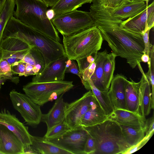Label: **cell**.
<instances>
[{
    "instance_id": "obj_1",
    "label": "cell",
    "mask_w": 154,
    "mask_h": 154,
    "mask_svg": "<svg viewBox=\"0 0 154 154\" xmlns=\"http://www.w3.org/2000/svg\"><path fill=\"white\" fill-rule=\"evenodd\" d=\"M89 12L103 40L107 42L116 56L126 59L132 69L140 64L144 49L142 35L122 29V20L113 16L96 0L91 5Z\"/></svg>"
},
{
    "instance_id": "obj_2",
    "label": "cell",
    "mask_w": 154,
    "mask_h": 154,
    "mask_svg": "<svg viewBox=\"0 0 154 154\" xmlns=\"http://www.w3.org/2000/svg\"><path fill=\"white\" fill-rule=\"evenodd\" d=\"M7 37L20 38L31 47L36 48L43 56L45 66L66 56L63 45L22 23L14 16L7 23L2 39Z\"/></svg>"
},
{
    "instance_id": "obj_3",
    "label": "cell",
    "mask_w": 154,
    "mask_h": 154,
    "mask_svg": "<svg viewBox=\"0 0 154 154\" xmlns=\"http://www.w3.org/2000/svg\"><path fill=\"white\" fill-rule=\"evenodd\" d=\"M16 9L13 16L16 19L59 42L57 29L46 15L48 5L41 0H15Z\"/></svg>"
},
{
    "instance_id": "obj_4",
    "label": "cell",
    "mask_w": 154,
    "mask_h": 154,
    "mask_svg": "<svg viewBox=\"0 0 154 154\" xmlns=\"http://www.w3.org/2000/svg\"><path fill=\"white\" fill-rule=\"evenodd\" d=\"M82 127L95 140L94 154H122L131 147L124 137L120 124L115 121L107 119L94 125Z\"/></svg>"
},
{
    "instance_id": "obj_5",
    "label": "cell",
    "mask_w": 154,
    "mask_h": 154,
    "mask_svg": "<svg viewBox=\"0 0 154 154\" xmlns=\"http://www.w3.org/2000/svg\"><path fill=\"white\" fill-rule=\"evenodd\" d=\"M63 46L66 56L76 60L97 52L101 48L103 39L95 26L75 34L63 35Z\"/></svg>"
},
{
    "instance_id": "obj_6",
    "label": "cell",
    "mask_w": 154,
    "mask_h": 154,
    "mask_svg": "<svg viewBox=\"0 0 154 154\" xmlns=\"http://www.w3.org/2000/svg\"><path fill=\"white\" fill-rule=\"evenodd\" d=\"M74 86L72 81H57L45 82H31L23 86L25 94L40 106L57 98Z\"/></svg>"
},
{
    "instance_id": "obj_7",
    "label": "cell",
    "mask_w": 154,
    "mask_h": 154,
    "mask_svg": "<svg viewBox=\"0 0 154 154\" xmlns=\"http://www.w3.org/2000/svg\"><path fill=\"white\" fill-rule=\"evenodd\" d=\"M51 21L56 29L65 36L75 34L95 26L89 12L77 10L55 16Z\"/></svg>"
},
{
    "instance_id": "obj_8",
    "label": "cell",
    "mask_w": 154,
    "mask_h": 154,
    "mask_svg": "<svg viewBox=\"0 0 154 154\" xmlns=\"http://www.w3.org/2000/svg\"><path fill=\"white\" fill-rule=\"evenodd\" d=\"M9 96L14 108L20 113L26 124L33 128L36 127L41 122L42 114L40 106L25 94L15 89L10 91Z\"/></svg>"
},
{
    "instance_id": "obj_9",
    "label": "cell",
    "mask_w": 154,
    "mask_h": 154,
    "mask_svg": "<svg viewBox=\"0 0 154 154\" xmlns=\"http://www.w3.org/2000/svg\"><path fill=\"white\" fill-rule=\"evenodd\" d=\"M88 133L82 126L70 129L57 137L47 139L71 154H84V149Z\"/></svg>"
},
{
    "instance_id": "obj_10",
    "label": "cell",
    "mask_w": 154,
    "mask_h": 154,
    "mask_svg": "<svg viewBox=\"0 0 154 154\" xmlns=\"http://www.w3.org/2000/svg\"><path fill=\"white\" fill-rule=\"evenodd\" d=\"M94 96L89 90L79 99L70 103H67L64 122L70 129L81 127L82 118L90 107Z\"/></svg>"
},
{
    "instance_id": "obj_11",
    "label": "cell",
    "mask_w": 154,
    "mask_h": 154,
    "mask_svg": "<svg viewBox=\"0 0 154 154\" xmlns=\"http://www.w3.org/2000/svg\"><path fill=\"white\" fill-rule=\"evenodd\" d=\"M31 47L20 38L7 37L2 39L0 51L3 59L11 66L21 61Z\"/></svg>"
},
{
    "instance_id": "obj_12",
    "label": "cell",
    "mask_w": 154,
    "mask_h": 154,
    "mask_svg": "<svg viewBox=\"0 0 154 154\" xmlns=\"http://www.w3.org/2000/svg\"><path fill=\"white\" fill-rule=\"evenodd\" d=\"M0 124L6 127L13 132L24 145H31V136L28 128L5 108L0 109Z\"/></svg>"
},
{
    "instance_id": "obj_13",
    "label": "cell",
    "mask_w": 154,
    "mask_h": 154,
    "mask_svg": "<svg viewBox=\"0 0 154 154\" xmlns=\"http://www.w3.org/2000/svg\"><path fill=\"white\" fill-rule=\"evenodd\" d=\"M68 60L65 56L51 62L45 66L40 73L35 75L32 82H45L63 80Z\"/></svg>"
},
{
    "instance_id": "obj_14",
    "label": "cell",
    "mask_w": 154,
    "mask_h": 154,
    "mask_svg": "<svg viewBox=\"0 0 154 154\" xmlns=\"http://www.w3.org/2000/svg\"><path fill=\"white\" fill-rule=\"evenodd\" d=\"M128 81L126 77L121 74L113 76L108 93L114 109L126 110L125 88Z\"/></svg>"
},
{
    "instance_id": "obj_15",
    "label": "cell",
    "mask_w": 154,
    "mask_h": 154,
    "mask_svg": "<svg viewBox=\"0 0 154 154\" xmlns=\"http://www.w3.org/2000/svg\"><path fill=\"white\" fill-rule=\"evenodd\" d=\"M154 12V2H153L148 6L146 9L139 14L125 20H122L120 26L126 31L142 35L146 29H149L147 26L148 18Z\"/></svg>"
},
{
    "instance_id": "obj_16",
    "label": "cell",
    "mask_w": 154,
    "mask_h": 154,
    "mask_svg": "<svg viewBox=\"0 0 154 154\" xmlns=\"http://www.w3.org/2000/svg\"><path fill=\"white\" fill-rule=\"evenodd\" d=\"M0 152L2 154H23L24 145L17 137L0 124Z\"/></svg>"
},
{
    "instance_id": "obj_17",
    "label": "cell",
    "mask_w": 154,
    "mask_h": 154,
    "mask_svg": "<svg viewBox=\"0 0 154 154\" xmlns=\"http://www.w3.org/2000/svg\"><path fill=\"white\" fill-rule=\"evenodd\" d=\"M108 119L120 125L138 129H143L146 120L145 117L140 114L121 109H114L108 116Z\"/></svg>"
},
{
    "instance_id": "obj_18",
    "label": "cell",
    "mask_w": 154,
    "mask_h": 154,
    "mask_svg": "<svg viewBox=\"0 0 154 154\" xmlns=\"http://www.w3.org/2000/svg\"><path fill=\"white\" fill-rule=\"evenodd\" d=\"M63 94L57 99L53 106L48 113L42 114L41 122L46 123L47 126V132L64 121L67 103L63 100Z\"/></svg>"
},
{
    "instance_id": "obj_19",
    "label": "cell",
    "mask_w": 154,
    "mask_h": 154,
    "mask_svg": "<svg viewBox=\"0 0 154 154\" xmlns=\"http://www.w3.org/2000/svg\"><path fill=\"white\" fill-rule=\"evenodd\" d=\"M142 73L139 93L140 114L146 117L150 113L151 107L152 93L149 80L146 77L140 64L137 66Z\"/></svg>"
},
{
    "instance_id": "obj_20",
    "label": "cell",
    "mask_w": 154,
    "mask_h": 154,
    "mask_svg": "<svg viewBox=\"0 0 154 154\" xmlns=\"http://www.w3.org/2000/svg\"><path fill=\"white\" fill-rule=\"evenodd\" d=\"M147 5L148 4L145 2H135L130 0L117 8H105L113 16L122 20L139 14L146 9Z\"/></svg>"
},
{
    "instance_id": "obj_21",
    "label": "cell",
    "mask_w": 154,
    "mask_h": 154,
    "mask_svg": "<svg viewBox=\"0 0 154 154\" xmlns=\"http://www.w3.org/2000/svg\"><path fill=\"white\" fill-rule=\"evenodd\" d=\"M108 118V116L94 97L90 107L82 118L81 125L84 127L94 125L103 122Z\"/></svg>"
},
{
    "instance_id": "obj_22",
    "label": "cell",
    "mask_w": 154,
    "mask_h": 154,
    "mask_svg": "<svg viewBox=\"0 0 154 154\" xmlns=\"http://www.w3.org/2000/svg\"><path fill=\"white\" fill-rule=\"evenodd\" d=\"M130 79L131 81H128L125 88L126 109L128 111L140 114L139 101L140 82H136L131 78Z\"/></svg>"
},
{
    "instance_id": "obj_23",
    "label": "cell",
    "mask_w": 154,
    "mask_h": 154,
    "mask_svg": "<svg viewBox=\"0 0 154 154\" xmlns=\"http://www.w3.org/2000/svg\"><path fill=\"white\" fill-rule=\"evenodd\" d=\"M31 145L38 154H71L43 137L32 135Z\"/></svg>"
},
{
    "instance_id": "obj_24",
    "label": "cell",
    "mask_w": 154,
    "mask_h": 154,
    "mask_svg": "<svg viewBox=\"0 0 154 154\" xmlns=\"http://www.w3.org/2000/svg\"><path fill=\"white\" fill-rule=\"evenodd\" d=\"M85 88L91 90L101 107L108 116L113 111L114 108L109 96L108 91H101L94 85L91 79L86 81L81 80Z\"/></svg>"
},
{
    "instance_id": "obj_25",
    "label": "cell",
    "mask_w": 154,
    "mask_h": 154,
    "mask_svg": "<svg viewBox=\"0 0 154 154\" xmlns=\"http://www.w3.org/2000/svg\"><path fill=\"white\" fill-rule=\"evenodd\" d=\"M107 54L106 50L97 52L95 58L96 68L91 78L95 86L101 91H106L104 84L103 67L104 63Z\"/></svg>"
},
{
    "instance_id": "obj_26",
    "label": "cell",
    "mask_w": 154,
    "mask_h": 154,
    "mask_svg": "<svg viewBox=\"0 0 154 154\" xmlns=\"http://www.w3.org/2000/svg\"><path fill=\"white\" fill-rule=\"evenodd\" d=\"M33 66L36 75L40 73L44 69L45 61L41 53L34 47H32L21 60Z\"/></svg>"
},
{
    "instance_id": "obj_27",
    "label": "cell",
    "mask_w": 154,
    "mask_h": 154,
    "mask_svg": "<svg viewBox=\"0 0 154 154\" xmlns=\"http://www.w3.org/2000/svg\"><path fill=\"white\" fill-rule=\"evenodd\" d=\"M94 0H60L51 9L55 12V16L75 10L83 4L91 3Z\"/></svg>"
},
{
    "instance_id": "obj_28",
    "label": "cell",
    "mask_w": 154,
    "mask_h": 154,
    "mask_svg": "<svg viewBox=\"0 0 154 154\" xmlns=\"http://www.w3.org/2000/svg\"><path fill=\"white\" fill-rule=\"evenodd\" d=\"M116 56L112 52L108 54L104 63L103 80L105 91H108L113 77Z\"/></svg>"
},
{
    "instance_id": "obj_29",
    "label": "cell",
    "mask_w": 154,
    "mask_h": 154,
    "mask_svg": "<svg viewBox=\"0 0 154 154\" xmlns=\"http://www.w3.org/2000/svg\"><path fill=\"white\" fill-rule=\"evenodd\" d=\"M120 125L126 142L131 147L137 144L145 137L143 129Z\"/></svg>"
},
{
    "instance_id": "obj_30",
    "label": "cell",
    "mask_w": 154,
    "mask_h": 154,
    "mask_svg": "<svg viewBox=\"0 0 154 154\" xmlns=\"http://www.w3.org/2000/svg\"><path fill=\"white\" fill-rule=\"evenodd\" d=\"M11 65L7 60L3 59L0 51V78H4L10 80L16 84L19 82L18 77L13 76Z\"/></svg>"
},
{
    "instance_id": "obj_31",
    "label": "cell",
    "mask_w": 154,
    "mask_h": 154,
    "mask_svg": "<svg viewBox=\"0 0 154 154\" xmlns=\"http://www.w3.org/2000/svg\"><path fill=\"white\" fill-rule=\"evenodd\" d=\"M14 11L12 6L6 5L0 14V46L5 28L10 18L13 16Z\"/></svg>"
},
{
    "instance_id": "obj_32",
    "label": "cell",
    "mask_w": 154,
    "mask_h": 154,
    "mask_svg": "<svg viewBox=\"0 0 154 154\" xmlns=\"http://www.w3.org/2000/svg\"><path fill=\"white\" fill-rule=\"evenodd\" d=\"M150 59L147 63L149 70L145 74L149 78L150 85L152 87L151 107L154 109V46L152 45L149 54Z\"/></svg>"
},
{
    "instance_id": "obj_33",
    "label": "cell",
    "mask_w": 154,
    "mask_h": 154,
    "mask_svg": "<svg viewBox=\"0 0 154 154\" xmlns=\"http://www.w3.org/2000/svg\"><path fill=\"white\" fill-rule=\"evenodd\" d=\"M70 129L63 121L46 132L44 137L47 139L55 138L62 135Z\"/></svg>"
},
{
    "instance_id": "obj_34",
    "label": "cell",
    "mask_w": 154,
    "mask_h": 154,
    "mask_svg": "<svg viewBox=\"0 0 154 154\" xmlns=\"http://www.w3.org/2000/svg\"><path fill=\"white\" fill-rule=\"evenodd\" d=\"M97 52H96L86 57L76 60L78 64V66L80 73V77L81 74L92 62L94 61L95 57Z\"/></svg>"
},
{
    "instance_id": "obj_35",
    "label": "cell",
    "mask_w": 154,
    "mask_h": 154,
    "mask_svg": "<svg viewBox=\"0 0 154 154\" xmlns=\"http://www.w3.org/2000/svg\"><path fill=\"white\" fill-rule=\"evenodd\" d=\"M12 72L13 75L18 74L19 76H27L26 63L20 61L11 66Z\"/></svg>"
},
{
    "instance_id": "obj_36",
    "label": "cell",
    "mask_w": 154,
    "mask_h": 154,
    "mask_svg": "<svg viewBox=\"0 0 154 154\" xmlns=\"http://www.w3.org/2000/svg\"><path fill=\"white\" fill-rule=\"evenodd\" d=\"M106 8H114L118 7L130 0H96Z\"/></svg>"
},
{
    "instance_id": "obj_37",
    "label": "cell",
    "mask_w": 154,
    "mask_h": 154,
    "mask_svg": "<svg viewBox=\"0 0 154 154\" xmlns=\"http://www.w3.org/2000/svg\"><path fill=\"white\" fill-rule=\"evenodd\" d=\"M96 149L95 139L88 134L84 149V154H94Z\"/></svg>"
},
{
    "instance_id": "obj_38",
    "label": "cell",
    "mask_w": 154,
    "mask_h": 154,
    "mask_svg": "<svg viewBox=\"0 0 154 154\" xmlns=\"http://www.w3.org/2000/svg\"><path fill=\"white\" fill-rule=\"evenodd\" d=\"M152 136V135H149L145 136L142 140L137 144L131 146L128 150L123 152L122 154H130L138 150L147 142Z\"/></svg>"
},
{
    "instance_id": "obj_39",
    "label": "cell",
    "mask_w": 154,
    "mask_h": 154,
    "mask_svg": "<svg viewBox=\"0 0 154 154\" xmlns=\"http://www.w3.org/2000/svg\"><path fill=\"white\" fill-rule=\"evenodd\" d=\"M96 64L95 60L81 74V80L86 81L91 79L95 71Z\"/></svg>"
},
{
    "instance_id": "obj_40",
    "label": "cell",
    "mask_w": 154,
    "mask_h": 154,
    "mask_svg": "<svg viewBox=\"0 0 154 154\" xmlns=\"http://www.w3.org/2000/svg\"><path fill=\"white\" fill-rule=\"evenodd\" d=\"M143 130L145 133V136L153 134L154 131V116L146 120Z\"/></svg>"
},
{
    "instance_id": "obj_41",
    "label": "cell",
    "mask_w": 154,
    "mask_h": 154,
    "mask_svg": "<svg viewBox=\"0 0 154 154\" xmlns=\"http://www.w3.org/2000/svg\"><path fill=\"white\" fill-rule=\"evenodd\" d=\"M150 29H146L142 34L143 40L144 45V49L143 53L149 55L152 44L149 40V33Z\"/></svg>"
},
{
    "instance_id": "obj_42",
    "label": "cell",
    "mask_w": 154,
    "mask_h": 154,
    "mask_svg": "<svg viewBox=\"0 0 154 154\" xmlns=\"http://www.w3.org/2000/svg\"><path fill=\"white\" fill-rule=\"evenodd\" d=\"M65 73H71L76 75L80 77V73L78 65L73 60H71V63L67 68Z\"/></svg>"
},
{
    "instance_id": "obj_43",
    "label": "cell",
    "mask_w": 154,
    "mask_h": 154,
    "mask_svg": "<svg viewBox=\"0 0 154 154\" xmlns=\"http://www.w3.org/2000/svg\"><path fill=\"white\" fill-rule=\"evenodd\" d=\"M38 154L31 145H29L24 147L23 154Z\"/></svg>"
},
{
    "instance_id": "obj_44",
    "label": "cell",
    "mask_w": 154,
    "mask_h": 154,
    "mask_svg": "<svg viewBox=\"0 0 154 154\" xmlns=\"http://www.w3.org/2000/svg\"><path fill=\"white\" fill-rule=\"evenodd\" d=\"M147 22L148 28L150 29L154 26V12L148 17Z\"/></svg>"
},
{
    "instance_id": "obj_45",
    "label": "cell",
    "mask_w": 154,
    "mask_h": 154,
    "mask_svg": "<svg viewBox=\"0 0 154 154\" xmlns=\"http://www.w3.org/2000/svg\"><path fill=\"white\" fill-rule=\"evenodd\" d=\"M46 15L48 19L51 20L55 16V12L51 8L47 10L46 12Z\"/></svg>"
},
{
    "instance_id": "obj_46",
    "label": "cell",
    "mask_w": 154,
    "mask_h": 154,
    "mask_svg": "<svg viewBox=\"0 0 154 154\" xmlns=\"http://www.w3.org/2000/svg\"><path fill=\"white\" fill-rule=\"evenodd\" d=\"M45 3L48 7H52L60 0H41Z\"/></svg>"
},
{
    "instance_id": "obj_47",
    "label": "cell",
    "mask_w": 154,
    "mask_h": 154,
    "mask_svg": "<svg viewBox=\"0 0 154 154\" xmlns=\"http://www.w3.org/2000/svg\"><path fill=\"white\" fill-rule=\"evenodd\" d=\"M150 59L149 55H148L144 53L141 57V62L144 63H148Z\"/></svg>"
},
{
    "instance_id": "obj_48",
    "label": "cell",
    "mask_w": 154,
    "mask_h": 154,
    "mask_svg": "<svg viewBox=\"0 0 154 154\" xmlns=\"http://www.w3.org/2000/svg\"><path fill=\"white\" fill-rule=\"evenodd\" d=\"M7 0H0V14L3 9Z\"/></svg>"
},
{
    "instance_id": "obj_49",
    "label": "cell",
    "mask_w": 154,
    "mask_h": 154,
    "mask_svg": "<svg viewBox=\"0 0 154 154\" xmlns=\"http://www.w3.org/2000/svg\"><path fill=\"white\" fill-rule=\"evenodd\" d=\"M7 80H8L7 79L5 78H0V90L1 88L2 85H3Z\"/></svg>"
},
{
    "instance_id": "obj_50",
    "label": "cell",
    "mask_w": 154,
    "mask_h": 154,
    "mask_svg": "<svg viewBox=\"0 0 154 154\" xmlns=\"http://www.w3.org/2000/svg\"><path fill=\"white\" fill-rule=\"evenodd\" d=\"M132 2H146V3L148 4L149 1L151 0H130Z\"/></svg>"
},
{
    "instance_id": "obj_51",
    "label": "cell",
    "mask_w": 154,
    "mask_h": 154,
    "mask_svg": "<svg viewBox=\"0 0 154 154\" xmlns=\"http://www.w3.org/2000/svg\"><path fill=\"white\" fill-rule=\"evenodd\" d=\"M0 154H2V152H0Z\"/></svg>"
},
{
    "instance_id": "obj_52",
    "label": "cell",
    "mask_w": 154,
    "mask_h": 154,
    "mask_svg": "<svg viewBox=\"0 0 154 154\" xmlns=\"http://www.w3.org/2000/svg\"></svg>"
}]
</instances>
